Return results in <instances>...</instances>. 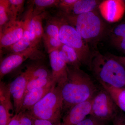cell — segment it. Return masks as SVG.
<instances>
[{"label": "cell", "mask_w": 125, "mask_h": 125, "mask_svg": "<svg viewBox=\"0 0 125 125\" xmlns=\"http://www.w3.org/2000/svg\"><path fill=\"white\" fill-rule=\"evenodd\" d=\"M29 79L26 72L21 73L10 83L9 88L14 102L15 114L20 112Z\"/></svg>", "instance_id": "12"}, {"label": "cell", "mask_w": 125, "mask_h": 125, "mask_svg": "<svg viewBox=\"0 0 125 125\" xmlns=\"http://www.w3.org/2000/svg\"><path fill=\"white\" fill-rule=\"evenodd\" d=\"M7 125H22L18 118V114H15L13 116Z\"/></svg>", "instance_id": "33"}, {"label": "cell", "mask_w": 125, "mask_h": 125, "mask_svg": "<svg viewBox=\"0 0 125 125\" xmlns=\"http://www.w3.org/2000/svg\"><path fill=\"white\" fill-rule=\"evenodd\" d=\"M90 69L101 85L117 88L125 86V69L113 57L99 52L93 53Z\"/></svg>", "instance_id": "2"}, {"label": "cell", "mask_w": 125, "mask_h": 125, "mask_svg": "<svg viewBox=\"0 0 125 125\" xmlns=\"http://www.w3.org/2000/svg\"><path fill=\"white\" fill-rule=\"evenodd\" d=\"M77 0H60L57 7L61 10L62 12L69 14L73 6Z\"/></svg>", "instance_id": "29"}, {"label": "cell", "mask_w": 125, "mask_h": 125, "mask_svg": "<svg viewBox=\"0 0 125 125\" xmlns=\"http://www.w3.org/2000/svg\"><path fill=\"white\" fill-rule=\"evenodd\" d=\"M34 118L60 125L63 113V100L61 87L55 85L40 101L27 111Z\"/></svg>", "instance_id": "3"}, {"label": "cell", "mask_w": 125, "mask_h": 125, "mask_svg": "<svg viewBox=\"0 0 125 125\" xmlns=\"http://www.w3.org/2000/svg\"><path fill=\"white\" fill-rule=\"evenodd\" d=\"M54 84H56L52 78H38L31 80L28 82L25 95L32 90L44 88Z\"/></svg>", "instance_id": "22"}, {"label": "cell", "mask_w": 125, "mask_h": 125, "mask_svg": "<svg viewBox=\"0 0 125 125\" xmlns=\"http://www.w3.org/2000/svg\"></svg>", "instance_id": "36"}, {"label": "cell", "mask_w": 125, "mask_h": 125, "mask_svg": "<svg viewBox=\"0 0 125 125\" xmlns=\"http://www.w3.org/2000/svg\"><path fill=\"white\" fill-rule=\"evenodd\" d=\"M25 71L28 75L29 81L38 78H52V72L49 71L43 65L38 64L30 65L27 67Z\"/></svg>", "instance_id": "18"}, {"label": "cell", "mask_w": 125, "mask_h": 125, "mask_svg": "<svg viewBox=\"0 0 125 125\" xmlns=\"http://www.w3.org/2000/svg\"><path fill=\"white\" fill-rule=\"evenodd\" d=\"M98 9L105 20L109 22H116L124 15L125 2L123 0H106L99 3Z\"/></svg>", "instance_id": "9"}, {"label": "cell", "mask_w": 125, "mask_h": 125, "mask_svg": "<svg viewBox=\"0 0 125 125\" xmlns=\"http://www.w3.org/2000/svg\"><path fill=\"white\" fill-rule=\"evenodd\" d=\"M113 57L121 64L125 69V57L113 56Z\"/></svg>", "instance_id": "34"}, {"label": "cell", "mask_w": 125, "mask_h": 125, "mask_svg": "<svg viewBox=\"0 0 125 125\" xmlns=\"http://www.w3.org/2000/svg\"><path fill=\"white\" fill-rule=\"evenodd\" d=\"M60 0H35L33 1L32 16H35L45 12V10L58 6Z\"/></svg>", "instance_id": "20"}, {"label": "cell", "mask_w": 125, "mask_h": 125, "mask_svg": "<svg viewBox=\"0 0 125 125\" xmlns=\"http://www.w3.org/2000/svg\"><path fill=\"white\" fill-rule=\"evenodd\" d=\"M60 57L68 66L80 67L81 65L75 51L71 47L62 44L58 49Z\"/></svg>", "instance_id": "16"}, {"label": "cell", "mask_w": 125, "mask_h": 125, "mask_svg": "<svg viewBox=\"0 0 125 125\" xmlns=\"http://www.w3.org/2000/svg\"><path fill=\"white\" fill-rule=\"evenodd\" d=\"M92 99L75 105L64 113L59 125H77L90 115Z\"/></svg>", "instance_id": "10"}, {"label": "cell", "mask_w": 125, "mask_h": 125, "mask_svg": "<svg viewBox=\"0 0 125 125\" xmlns=\"http://www.w3.org/2000/svg\"><path fill=\"white\" fill-rule=\"evenodd\" d=\"M112 122L113 125H125V116L120 113Z\"/></svg>", "instance_id": "31"}, {"label": "cell", "mask_w": 125, "mask_h": 125, "mask_svg": "<svg viewBox=\"0 0 125 125\" xmlns=\"http://www.w3.org/2000/svg\"><path fill=\"white\" fill-rule=\"evenodd\" d=\"M61 89L64 113L75 105L92 99L99 90L80 67L68 66L67 80Z\"/></svg>", "instance_id": "1"}, {"label": "cell", "mask_w": 125, "mask_h": 125, "mask_svg": "<svg viewBox=\"0 0 125 125\" xmlns=\"http://www.w3.org/2000/svg\"><path fill=\"white\" fill-rule=\"evenodd\" d=\"M56 84L30 90L25 95L20 111H25L36 105Z\"/></svg>", "instance_id": "15"}, {"label": "cell", "mask_w": 125, "mask_h": 125, "mask_svg": "<svg viewBox=\"0 0 125 125\" xmlns=\"http://www.w3.org/2000/svg\"><path fill=\"white\" fill-rule=\"evenodd\" d=\"M37 47L30 46L24 51L10 54L1 60L0 79L18 68L37 51Z\"/></svg>", "instance_id": "7"}, {"label": "cell", "mask_w": 125, "mask_h": 125, "mask_svg": "<svg viewBox=\"0 0 125 125\" xmlns=\"http://www.w3.org/2000/svg\"><path fill=\"white\" fill-rule=\"evenodd\" d=\"M107 122L89 115L77 125H106Z\"/></svg>", "instance_id": "30"}, {"label": "cell", "mask_w": 125, "mask_h": 125, "mask_svg": "<svg viewBox=\"0 0 125 125\" xmlns=\"http://www.w3.org/2000/svg\"><path fill=\"white\" fill-rule=\"evenodd\" d=\"M9 84L1 81L0 83V125H7L13 117L11 111L13 106Z\"/></svg>", "instance_id": "13"}, {"label": "cell", "mask_w": 125, "mask_h": 125, "mask_svg": "<svg viewBox=\"0 0 125 125\" xmlns=\"http://www.w3.org/2000/svg\"><path fill=\"white\" fill-rule=\"evenodd\" d=\"M99 4V1L96 0H77L67 14L78 15L94 11Z\"/></svg>", "instance_id": "17"}, {"label": "cell", "mask_w": 125, "mask_h": 125, "mask_svg": "<svg viewBox=\"0 0 125 125\" xmlns=\"http://www.w3.org/2000/svg\"><path fill=\"white\" fill-rule=\"evenodd\" d=\"M42 38L48 52L54 50H58L62 45L60 40L53 38L43 35Z\"/></svg>", "instance_id": "27"}, {"label": "cell", "mask_w": 125, "mask_h": 125, "mask_svg": "<svg viewBox=\"0 0 125 125\" xmlns=\"http://www.w3.org/2000/svg\"><path fill=\"white\" fill-rule=\"evenodd\" d=\"M70 24L87 43L97 40L104 33L105 26L99 16L94 11L78 15L61 13Z\"/></svg>", "instance_id": "4"}, {"label": "cell", "mask_w": 125, "mask_h": 125, "mask_svg": "<svg viewBox=\"0 0 125 125\" xmlns=\"http://www.w3.org/2000/svg\"><path fill=\"white\" fill-rule=\"evenodd\" d=\"M52 79L57 86L62 87L67 79L68 65L61 58L58 50L48 52Z\"/></svg>", "instance_id": "11"}, {"label": "cell", "mask_w": 125, "mask_h": 125, "mask_svg": "<svg viewBox=\"0 0 125 125\" xmlns=\"http://www.w3.org/2000/svg\"><path fill=\"white\" fill-rule=\"evenodd\" d=\"M24 31L23 21L9 22L0 31L1 50L8 48L17 42L22 37Z\"/></svg>", "instance_id": "8"}, {"label": "cell", "mask_w": 125, "mask_h": 125, "mask_svg": "<svg viewBox=\"0 0 125 125\" xmlns=\"http://www.w3.org/2000/svg\"><path fill=\"white\" fill-rule=\"evenodd\" d=\"M118 47L121 49L125 51V37L123 39V40H122L121 42L118 45Z\"/></svg>", "instance_id": "35"}, {"label": "cell", "mask_w": 125, "mask_h": 125, "mask_svg": "<svg viewBox=\"0 0 125 125\" xmlns=\"http://www.w3.org/2000/svg\"><path fill=\"white\" fill-rule=\"evenodd\" d=\"M34 125H59L52 123L51 122L47 120L34 118Z\"/></svg>", "instance_id": "32"}, {"label": "cell", "mask_w": 125, "mask_h": 125, "mask_svg": "<svg viewBox=\"0 0 125 125\" xmlns=\"http://www.w3.org/2000/svg\"><path fill=\"white\" fill-rule=\"evenodd\" d=\"M125 37V22L122 23L115 27L112 32L111 37L113 45L118 46Z\"/></svg>", "instance_id": "26"}, {"label": "cell", "mask_w": 125, "mask_h": 125, "mask_svg": "<svg viewBox=\"0 0 125 125\" xmlns=\"http://www.w3.org/2000/svg\"><path fill=\"white\" fill-rule=\"evenodd\" d=\"M102 86L110 94L119 109L125 112V88Z\"/></svg>", "instance_id": "19"}, {"label": "cell", "mask_w": 125, "mask_h": 125, "mask_svg": "<svg viewBox=\"0 0 125 125\" xmlns=\"http://www.w3.org/2000/svg\"><path fill=\"white\" fill-rule=\"evenodd\" d=\"M10 20L9 0H0V31Z\"/></svg>", "instance_id": "24"}, {"label": "cell", "mask_w": 125, "mask_h": 125, "mask_svg": "<svg viewBox=\"0 0 125 125\" xmlns=\"http://www.w3.org/2000/svg\"><path fill=\"white\" fill-rule=\"evenodd\" d=\"M25 1L23 0H9L10 16V22L17 21V17L23 11Z\"/></svg>", "instance_id": "25"}, {"label": "cell", "mask_w": 125, "mask_h": 125, "mask_svg": "<svg viewBox=\"0 0 125 125\" xmlns=\"http://www.w3.org/2000/svg\"><path fill=\"white\" fill-rule=\"evenodd\" d=\"M56 17L60 28L59 38L62 44L71 47L76 52L81 64L90 68L93 54L88 43L78 33L74 28L60 14Z\"/></svg>", "instance_id": "5"}, {"label": "cell", "mask_w": 125, "mask_h": 125, "mask_svg": "<svg viewBox=\"0 0 125 125\" xmlns=\"http://www.w3.org/2000/svg\"><path fill=\"white\" fill-rule=\"evenodd\" d=\"M46 15L45 12L35 16H33L32 15L30 21V24L33 28L36 34V40L38 43L41 39L42 38L44 34V31L42 26V21Z\"/></svg>", "instance_id": "21"}, {"label": "cell", "mask_w": 125, "mask_h": 125, "mask_svg": "<svg viewBox=\"0 0 125 125\" xmlns=\"http://www.w3.org/2000/svg\"><path fill=\"white\" fill-rule=\"evenodd\" d=\"M59 32V24L56 18H52L47 21L43 35L60 40Z\"/></svg>", "instance_id": "23"}, {"label": "cell", "mask_w": 125, "mask_h": 125, "mask_svg": "<svg viewBox=\"0 0 125 125\" xmlns=\"http://www.w3.org/2000/svg\"><path fill=\"white\" fill-rule=\"evenodd\" d=\"M33 8L30 7L27 12L24 23V31L22 37L17 42L11 46L6 48L11 53H18L24 51L31 46V42L30 37L29 26L30 20L32 14Z\"/></svg>", "instance_id": "14"}, {"label": "cell", "mask_w": 125, "mask_h": 125, "mask_svg": "<svg viewBox=\"0 0 125 125\" xmlns=\"http://www.w3.org/2000/svg\"><path fill=\"white\" fill-rule=\"evenodd\" d=\"M18 117L22 125H34V118L27 111H20L18 114Z\"/></svg>", "instance_id": "28"}, {"label": "cell", "mask_w": 125, "mask_h": 125, "mask_svg": "<svg viewBox=\"0 0 125 125\" xmlns=\"http://www.w3.org/2000/svg\"><path fill=\"white\" fill-rule=\"evenodd\" d=\"M119 109L110 94L102 87L92 99L90 115L107 122L113 120L120 113Z\"/></svg>", "instance_id": "6"}]
</instances>
